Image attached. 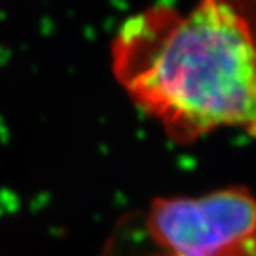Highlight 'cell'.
<instances>
[{
  "label": "cell",
  "mask_w": 256,
  "mask_h": 256,
  "mask_svg": "<svg viewBox=\"0 0 256 256\" xmlns=\"http://www.w3.org/2000/svg\"><path fill=\"white\" fill-rule=\"evenodd\" d=\"M112 60L126 94L172 139L256 134V0L148 8L119 30Z\"/></svg>",
  "instance_id": "6da1fadb"
}]
</instances>
